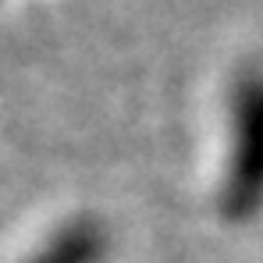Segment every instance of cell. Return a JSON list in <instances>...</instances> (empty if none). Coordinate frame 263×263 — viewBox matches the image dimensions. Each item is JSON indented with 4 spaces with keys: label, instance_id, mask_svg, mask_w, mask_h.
<instances>
[{
    "label": "cell",
    "instance_id": "obj_1",
    "mask_svg": "<svg viewBox=\"0 0 263 263\" xmlns=\"http://www.w3.org/2000/svg\"><path fill=\"white\" fill-rule=\"evenodd\" d=\"M260 79L246 71L228 96V142L220 167V210L228 220H249L260 206Z\"/></svg>",
    "mask_w": 263,
    "mask_h": 263
},
{
    "label": "cell",
    "instance_id": "obj_2",
    "mask_svg": "<svg viewBox=\"0 0 263 263\" xmlns=\"http://www.w3.org/2000/svg\"><path fill=\"white\" fill-rule=\"evenodd\" d=\"M107 231L92 217H75L61 224L36 253L22 263H103L107 260Z\"/></svg>",
    "mask_w": 263,
    "mask_h": 263
}]
</instances>
